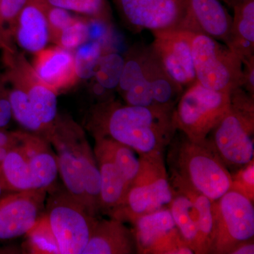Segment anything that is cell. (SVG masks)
Returning <instances> with one entry per match:
<instances>
[{
	"instance_id": "cell-39",
	"label": "cell",
	"mask_w": 254,
	"mask_h": 254,
	"mask_svg": "<svg viewBox=\"0 0 254 254\" xmlns=\"http://www.w3.org/2000/svg\"><path fill=\"white\" fill-rule=\"evenodd\" d=\"M0 174H1V171H0ZM0 181H1V180H0Z\"/></svg>"
},
{
	"instance_id": "cell-21",
	"label": "cell",
	"mask_w": 254,
	"mask_h": 254,
	"mask_svg": "<svg viewBox=\"0 0 254 254\" xmlns=\"http://www.w3.org/2000/svg\"><path fill=\"white\" fill-rule=\"evenodd\" d=\"M48 0H28L18 16L14 35L23 50L36 53L50 41Z\"/></svg>"
},
{
	"instance_id": "cell-29",
	"label": "cell",
	"mask_w": 254,
	"mask_h": 254,
	"mask_svg": "<svg viewBox=\"0 0 254 254\" xmlns=\"http://www.w3.org/2000/svg\"><path fill=\"white\" fill-rule=\"evenodd\" d=\"M50 41L57 43L64 29L76 19L67 10L49 5L47 11Z\"/></svg>"
},
{
	"instance_id": "cell-36",
	"label": "cell",
	"mask_w": 254,
	"mask_h": 254,
	"mask_svg": "<svg viewBox=\"0 0 254 254\" xmlns=\"http://www.w3.org/2000/svg\"><path fill=\"white\" fill-rule=\"evenodd\" d=\"M13 146V145H12ZM12 146H2L0 147V165L4 161L5 158L9 153L10 149Z\"/></svg>"
},
{
	"instance_id": "cell-19",
	"label": "cell",
	"mask_w": 254,
	"mask_h": 254,
	"mask_svg": "<svg viewBox=\"0 0 254 254\" xmlns=\"http://www.w3.org/2000/svg\"><path fill=\"white\" fill-rule=\"evenodd\" d=\"M95 140L94 155L101 180L100 211L112 216L121 205L133 180L112 158L103 139Z\"/></svg>"
},
{
	"instance_id": "cell-28",
	"label": "cell",
	"mask_w": 254,
	"mask_h": 254,
	"mask_svg": "<svg viewBox=\"0 0 254 254\" xmlns=\"http://www.w3.org/2000/svg\"><path fill=\"white\" fill-rule=\"evenodd\" d=\"M88 41L87 17H76L71 24L63 30L56 44L67 50H76Z\"/></svg>"
},
{
	"instance_id": "cell-24",
	"label": "cell",
	"mask_w": 254,
	"mask_h": 254,
	"mask_svg": "<svg viewBox=\"0 0 254 254\" xmlns=\"http://www.w3.org/2000/svg\"><path fill=\"white\" fill-rule=\"evenodd\" d=\"M13 116L26 129L50 142L51 130L47 128L35 113L26 92L14 85L9 94Z\"/></svg>"
},
{
	"instance_id": "cell-33",
	"label": "cell",
	"mask_w": 254,
	"mask_h": 254,
	"mask_svg": "<svg viewBox=\"0 0 254 254\" xmlns=\"http://www.w3.org/2000/svg\"><path fill=\"white\" fill-rule=\"evenodd\" d=\"M12 116L9 95L7 97H0V128L7 126Z\"/></svg>"
},
{
	"instance_id": "cell-18",
	"label": "cell",
	"mask_w": 254,
	"mask_h": 254,
	"mask_svg": "<svg viewBox=\"0 0 254 254\" xmlns=\"http://www.w3.org/2000/svg\"><path fill=\"white\" fill-rule=\"evenodd\" d=\"M232 17L220 0H188L180 29L227 43Z\"/></svg>"
},
{
	"instance_id": "cell-7",
	"label": "cell",
	"mask_w": 254,
	"mask_h": 254,
	"mask_svg": "<svg viewBox=\"0 0 254 254\" xmlns=\"http://www.w3.org/2000/svg\"><path fill=\"white\" fill-rule=\"evenodd\" d=\"M169 180L173 192L169 208L182 240L195 254H212L215 201L179 180Z\"/></svg>"
},
{
	"instance_id": "cell-15",
	"label": "cell",
	"mask_w": 254,
	"mask_h": 254,
	"mask_svg": "<svg viewBox=\"0 0 254 254\" xmlns=\"http://www.w3.org/2000/svg\"><path fill=\"white\" fill-rule=\"evenodd\" d=\"M47 190L16 191L0 200V240L26 235L44 211Z\"/></svg>"
},
{
	"instance_id": "cell-8",
	"label": "cell",
	"mask_w": 254,
	"mask_h": 254,
	"mask_svg": "<svg viewBox=\"0 0 254 254\" xmlns=\"http://www.w3.org/2000/svg\"><path fill=\"white\" fill-rule=\"evenodd\" d=\"M140 168L112 218L133 224L136 219L169 208L173 198L163 155H142Z\"/></svg>"
},
{
	"instance_id": "cell-2",
	"label": "cell",
	"mask_w": 254,
	"mask_h": 254,
	"mask_svg": "<svg viewBox=\"0 0 254 254\" xmlns=\"http://www.w3.org/2000/svg\"><path fill=\"white\" fill-rule=\"evenodd\" d=\"M97 220L67 191L55 193L26 234L28 247L33 254H82Z\"/></svg>"
},
{
	"instance_id": "cell-14",
	"label": "cell",
	"mask_w": 254,
	"mask_h": 254,
	"mask_svg": "<svg viewBox=\"0 0 254 254\" xmlns=\"http://www.w3.org/2000/svg\"><path fill=\"white\" fill-rule=\"evenodd\" d=\"M132 29L151 32L180 27L188 0H114Z\"/></svg>"
},
{
	"instance_id": "cell-12",
	"label": "cell",
	"mask_w": 254,
	"mask_h": 254,
	"mask_svg": "<svg viewBox=\"0 0 254 254\" xmlns=\"http://www.w3.org/2000/svg\"><path fill=\"white\" fill-rule=\"evenodd\" d=\"M151 47L165 72L182 90L189 88L196 81L191 39L193 33L180 29L152 32Z\"/></svg>"
},
{
	"instance_id": "cell-37",
	"label": "cell",
	"mask_w": 254,
	"mask_h": 254,
	"mask_svg": "<svg viewBox=\"0 0 254 254\" xmlns=\"http://www.w3.org/2000/svg\"><path fill=\"white\" fill-rule=\"evenodd\" d=\"M221 2H224L225 4H226L227 6H230V8H232L233 9L234 6L239 3L241 2V1H243V0H220Z\"/></svg>"
},
{
	"instance_id": "cell-1",
	"label": "cell",
	"mask_w": 254,
	"mask_h": 254,
	"mask_svg": "<svg viewBox=\"0 0 254 254\" xmlns=\"http://www.w3.org/2000/svg\"><path fill=\"white\" fill-rule=\"evenodd\" d=\"M174 110L123 105L110 100L93 108L88 127L94 138H111L140 156L163 155L177 130Z\"/></svg>"
},
{
	"instance_id": "cell-17",
	"label": "cell",
	"mask_w": 254,
	"mask_h": 254,
	"mask_svg": "<svg viewBox=\"0 0 254 254\" xmlns=\"http://www.w3.org/2000/svg\"><path fill=\"white\" fill-rule=\"evenodd\" d=\"M11 64V75L14 85L26 92L37 117L52 131L58 118V92L38 76L23 55H14Z\"/></svg>"
},
{
	"instance_id": "cell-5",
	"label": "cell",
	"mask_w": 254,
	"mask_h": 254,
	"mask_svg": "<svg viewBox=\"0 0 254 254\" xmlns=\"http://www.w3.org/2000/svg\"><path fill=\"white\" fill-rule=\"evenodd\" d=\"M16 136L14 145L0 165V180L5 189L48 190L59 173L50 142L32 133L16 132Z\"/></svg>"
},
{
	"instance_id": "cell-23",
	"label": "cell",
	"mask_w": 254,
	"mask_h": 254,
	"mask_svg": "<svg viewBox=\"0 0 254 254\" xmlns=\"http://www.w3.org/2000/svg\"><path fill=\"white\" fill-rule=\"evenodd\" d=\"M233 9L235 15L225 46L244 64L254 57V0H243Z\"/></svg>"
},
{
	"instance_id": "cell-9",
	"label": "cell",
	"mask_w": 254,
	"mask_h": 254,
	"mask_svg": "<svg viewBox=\"0 0 254 254\" xmlns=\"http://www.w3.org/2000/svg\"><path fill=\"white\" fill-rule=\"evenodd\" d=\"M230 105V93L213 91L195 81L177 102L174 110L175 126L192 141H205Z\"/></svg>"
},
{
	"instance_id": "cell-25",
	"label": "cell",
	"mask_w": 254,
	"mask_h": 254,
	"mask_svg": "<svg viewBox=\"0 0 254 254\" xmlns=\"http://www.w3.org/2000/svg\"><path fill=\"white\" fill-rule=\"evenodd\" d=\"M125 65V57L115 52H105L95 67V81L108 91L118 88Z\"/></svg>"
},
{
	"instance_id": "cell-4",
	"label": "cell",
	"mask_w": 254,
	"mask_h": 254,
	"mask_svg": "<svg viewBox=\"0 0 254 254\" xmlns=\"http://www.w3.org/2000/svg\"><path fill=\"white\" fill-rule=\"evenodd\" d=\"M127 105L174 110L183 90L165 72L151 47H133L125 57L118 86Z\"/></svg>"
},
{
	"instance_id": "cell-13",
	"label": "cell",
	"mask_w": 254,
	"mask_h": 254,
	"mask_svg": "<svg viewBox=\"0 0 254 254\" xmlns=\"http://www.w3.org/2000/svg\"><path fill=\"white\" fill-rule=\"evenodd\" d=\"M133 225L137 253L194 254L182 240L170 208L142 215Z\"/></svg>"
},
{
	"instance_id": "cell-30",
	"label": "cell",
	"mask_w": 254,
	"mask_h": 254,
	"mask_svg": "<svg viewBox=\"0 0 254 254\" xmlns=\"http://www.w3.org/2000/svg\"><path fill=\"white\" fill-rule=\"evenodd\" d=\"M230 189L238 190L254 201V160L243 168L239 169L235 176H232V186Z\"/></svg>"
},
{
	"instance_id": "cell-38",
	"label": "cell",
	"mask_w": 254,
	"mask_h": 254,
	"mask_svg": "<svg viewBox=\"0 0 254 254\" xmlns=\"http://www.w3.org/2000/svg\"><path fill=\"white\" fill-rule=\"evenodd\" d=\"M6 190L4 185H3L2 182L0 181V196H1V193H2L3 190Z\"/></svg>"
},
{
	"instance_id": "cell-22",
	"label": "cell",
	"mask_w": 254,
	"mask_h": 254,
	"mask_svg": "<svg viewBox=\"0 0 254 254\" xmlns=\"http://www.w3.org/2000/svg\"><path fill=\"white\" fill-rule=\"evenodd\" d=\"M133 232L118 219L97 220L88 245L82 254H131L136 253Z\"/></svg>"
},
{
	"instance_id": "cell-32",
	"label": "cell",
	"mask_w": 254,
	"mask_h": 254,
	"mask_svg": "<svg viewBox=\"0 0 254 254\" xmlns=\"http://www.w3.org/2000/svg\"><path fill=\"white\" fill-rule=\"evenodd\" d=\"M242 88L254 98V57L243 64Z\"/></svg>"
},
{
	"instance_id": "cell-16",
	"label": "cell",
	"mask_w": 254,
	"mask_h": 254,
	"mask_svg": "<svg viewBox=\"0 0 254 254\" xmlns=\"http://www.w3.org/2000/svg\"><path fill=\"white\" fill-rule=\"evenodd\" d=\"M78 127L73 120L58 117L50 135V143L58 153V170L66 191L92 215L75 150V134Z\"/></svg>"
},
{
	"instance_id": "cell-10",
	"label": "cell",
	"mask_w": 254,
	"mask_h": 254,
	"mask_svg": "<svg viewBox=\"0 0 254 254\" xmlns=\"http://www.w3.org/2000/svg\"><path fill=\"white\" fill-rule=\"evenodd\" d=\"M196 81L213 91L230 93L243 84V64L225 45L201 33L191 39Z\"/></svg>"
},
{
	"instance_id": "cell-31",
	"label": "cell",
	"mask_w": 254,
	"mask_h": 254,
	"mask_svg": "<svg viewBox=\"0 0 254 254\" xmlns=\"http://www.w3.org/2000/svg\"><path fill=\"white\" fill-rule=\"evenodd\" d=\"M28 0H0V21L8 23L14 31L18 16Z\"/></svg>"
},
{
	"instance_id": "cell-34",
	"label": "cell",
	"mask_w": 254,
	"mask_h": 254,
	"mask_svg": "<svg viewBox=\"0 0 254 254\" xmlns=\"http://www.w3.org/2000/svg\"><path fill=\"white\" fill-rule=\"evenodd\" d=\"M16 139V132L9 133L0 130V147L12 146Z\"/></svg>"
},
{
	"instance_id": "cell-26",
	"label": "cell",
	"mask_w": 254,
	"mask_h": 254,
	"mask_svg": "<svg viewBox=\"0 0 254 254\" xmlns=\"http://www.w3.org/2000/svg\"><path fill=\"white\" fill-rule=\"evenodd\" d=\"M103 53V46L97 41H87L76 48L73 59L78 78L88 79L93 77L95 67Z\"/></svg>"
},
{
	"instance_id": "cell-20",
	"label": "cell",
	"mask_w": 254,
	"mask_h": 254,
	"mask_svg": "<svg viewBox=\"0 0 254 254\" xmlns=\"http://www.w3.org/2000/svg\"><path fill=\"white\" fill-rule=\"evenodd\" d=\"M32 66L38 76L58 93L74 86L78 80L73 55L59 46L35 53Z\"/></svg>"
},
{
	"instance_id": "cell-35",
	"label": "cell",
	"mask_w": 254,
	"mask_h": 254,
	"mask_svg": "<svg viewBox=\"0 0 254 254\" xmlns=\"http://www.w3.org/2000/svg\"><path fill=\"white\" fill-rule=\"evenodd\" d=\"M254 245L253 241L245 242L236 247L230 254H254Z\"/></svg>"
},
{
	"instance_id": "cell-11",
	"label": "cell",
	"mask_w": 254,
	"mask_h": 254,
	"mask_svg": "<svg viewBox=\"0 0 254 254\" xmlns=\"http://www.w3.org/2000/svg\"><path fill=\"white\" fill-rule=\"evenodd\" d=\"M215 233L212 254H230L242 244L253 241V200L230 189L215 202Z\"/></svg>"
},
{
	"instance_id": "cell-3",
	"label": "cell",
	"mask_w": 254,
	"mask_h": 254,
	"mask_svg": "<svg viewBox=\"0 0 254 254\" xmlns=\"http://www.w3.org/2000/svg\"><path fill=\"white\" fill-rule=\"evenodd\" d=\"M168 176L216 201L230 190L232 175L205 139L194 141L177 129L167 147Z\"/></svg>"
},
{
	"instance_id": "cell-6",
	"label": "cell",
	"mask_w": 254,
	"mask_h": 254,
	"mask_svg": "<svg viewBox=\"0 0 254 254\" xmlns=\"http://www.w3.org/2000/svg\"><path fill=\"white\" fill-rule=\"evenodd\" d=\"M243 88L230 94L228 111L206 138L227 168L240 169L254 157V103Z\"/></svg>"
},
{
	"instance_id": "cell-27",
	"label": "cell",
	"mask_w": 254,
	"mask_h": 254,
	"mask_svg": "<svg viewBox=\"0 0 254 254\" xmlns=\"http://www.w3.org/2000/svg\"><path fill=\"white\" fill-rule=\"evenodd\" d=\"M48 4L86 15L87 17L110 21V8L107 0H48Z\"/></svg>"
}]
</instances>
